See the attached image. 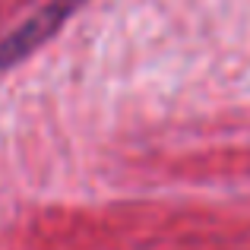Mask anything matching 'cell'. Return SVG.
Segmentation results:
<instances>
[{"mask_svg": "<svg viewBox=\"0 0 250 250\" xmlns=\"http://www.w3.org/2000/svg\"><path fill=\"white\" fill-rule=\"evenodd\" d=\"M85 0H48L44 10H38L29 22H22L19 29H13L6 38H0V70L10 67V63L29 57L38 44H44Z\"/></svg>", "mask_w": 250, "mask_h": 250, "instance_id": "obj_1", "label": "cell"}]
</instances>
